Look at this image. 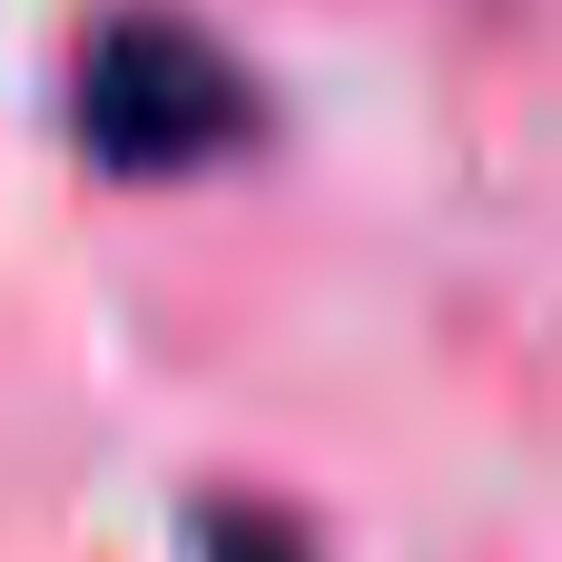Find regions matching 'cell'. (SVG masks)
I'll return each instance as SVG.
<instances>
[{
  "label": "cell",
  "instance_id": "1",
  "mask_svg": "<svg viewBox=\"0 0 562 562\" xmlns=\"http://www.w3.org/2000/svg\"><path fill=\"white\" fill-rule=\"evenodd\" d=\"M257 128L247 69L178 10H128L79 59V148L109 178H188Z\"/></svg>",
  "mask_w": 562,
  "mask_h": 562
},
{
  "label": "cell",
  "instance_id": "2",
  "mask_svg": "<svg viewBox=\"0 0 562 562\" xmlns=\"http://www.w3.org/2000/svg\"><path fill=\"white\" fill-rule=\"evenodd\" d=\"M198 553L207 562H316L296 524H277V514H257V504H217L207 533H198Z\"/></svg>",
  "mask_w": 562,
  "mask_h": 562
}]
</instances>
